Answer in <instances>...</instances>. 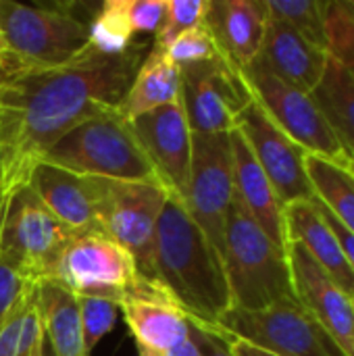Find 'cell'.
I'll list each match as a JSON object with an SVG mask.
<instances>
[{
    "mask_svg": "<svg viewBox=\"0 0 354 356\" xmlns=\"http://www.w3.org/2000/svg\"><path fill=\"white\" fill-rule=\"evenodd\" d=\"M40 161L86 177L159 181L129 121L119 111L98 115L73 127Z\"/></svg>",
    "mask_w": 354,
    "mask_h": 356,
    "instance_id": "4",
    "label": "cell"
},
{
    "mask_svg": "<svg viewBox=\"0 0 354 356\" xmlns=\"http://www.w3.org/2000/svg\"><path fill=\"white\" fill-rule=\"evenodd\" d=\"M227 340H230V336L223 332V336L207 350V355L204 356H234L230 353V346H227Z\"/></svg>",
    "mask_w": 354,
    "mask_h": 356,
    "instance_id": "36",
    "label": "cell"
},
{
    "mask_svg": "<svg viewBox=\"0 0 354 356\" xmlns=\"http://www.w3.org/2000/svg\"><path fill=\"white\" fill-rule=\"evenodd\" d=\"M177 100L179 67L171 60L167 50H156L150 46L119 106V113L127 121H134L146 113L169 106Z\"/></svg>",
    "mask_w": 354,
    "mask_h": 356,
    "instance_id": "22",
    "label": "cell"
},
{
    "mask_svg": "<svg viewBox=\"0 0 354 356\" xmlns=\"http://www.w3.org/2000/svg\"><path fill=\"white\" fill-rule=\"evenodd\" d=\"M232 156H234V194L242 207L250 213L257 225L282 248H288L284 204L280 202L269 177L255 159L248 142L238 129L230 131Z\"/></svg>",
    "mask_w": 354,
    "mask_h": 356,
    "instance_id": "19",
    "label": "cell"
},
{
    "mask_svg": "<svg viewBox=\"0 0 354 356\" xmlns=\"http://www.w3.org/2000/svg\"><path fill=\"white\" fill-rule=\"evenodd\" d=\"M236 129L248 142L255 159L269 177L284 207L305 202L315 196L305 169L307 152L265 115V111L255 102V98L240 113Z\"/></svg>",
    "mask_w": 354,
    "mask_h": 356,
    "instance_id": "13",
    "label": "cell"
},
{
    "mask_svg": "<svg viewBox=\"0 0 354 356\" xmlns=\"http://www.w3.org/2000/svg\"><path fill=\"white\" fill-rule=\"evenodd\" d=\"M267 21L265 0H209L204 25L219 54L242 71L259 58Z\"/></svg>",
    "mask_w": 354,
    "mask_h": 356,
    "instance_id": "18",
    "label": "cell"
},
{
    "mask_svg": "<svg viewBox=\"0 0 354 356\" xmlns=\"http://www.w3.org/2000/svg\"><path fill=\"white\" fill-rule=\"evenodd\" d=\"M313 202H315V207L319 209V213L323 215V219L328 221V225L334 229V234H336V238H338V242H340V246H342V252H344V257L348 259V263H351V267H353L354 271V236L344 227V225H340L336 219H334V215L313 196Z\"/></svg>",
    "mask_w": 354,
    "mask_h": 356,
    "instance_id": "34",
    "label": "cell"
},
{
    "mask_svg": "<svg viewBox=\"0 0 354 356\" xmlns=\"http://www.w3.org/2000/svg\"><path fill=\"white\" fill-rule=\"evenodd\" d=\"M169 196L167 188L156 179L119 181L96 177L98 232L123 246L150 284L154 234Z\"/></svg>",
    "mask_w": 354,
    "mask_h": 356,
    "instance_id": "8",
    "label": "cell"
},
{
    "mask_svg": "<svg viewBox=\"0 0 354 356\" xmlns=\"http://www.w3.org/2000/svg\"><path fill=\"white\" fill-rule=\"evenodd\" d=\"M179 102L192 134H230L252 94L242 71L219 54L179 67Z\"/></svg>",
    "mask_w": 354,
    "mask_h": 356,
    "instance_id": "11",
    "label": "cell"
},
{
    "mask_svg": "<svg viewBox=\"0 0 354 356\" xmlns=\"http://www.w3.org/2000/svg\"><path fill=\"white\" fill-rule=\"evenodd\" d=\"M286 252L296 300L328 330L346 356H354V300L334 284L305 246L288 242Z\"/></svg>",
    "mask_w": 354,
    "mask_h": 356,
    "instance_id": "15",
    "label": "cell"
},
{
    "mask_svg": "<svg viewBox=\"0 0 354 356\" xmlns=\"http://www.w3.org/2000/svg\"><path fill=\"white\" fill-rule=\"evenodd\" d=\"M311 98L348 156L354 159V75L332 54Z\"/></svg>",
    "mask_w": 354,
    "mask_h": 356,
    "instance_id": "24",
    "label": "cell"
},
{
    "mask_svg": "<svg viewBox=\"0 0 354 356\" xmlns=\"http://www.w3.org/2000/svg\"><path fill=\"white\" fill-rule=\"evenodd\" d=\"M0 194H2V192H0Z\"/></svg>",
    "mask_w": 354,
    "mask_h": 356,
    "instance_id": "45",
    "label": "cell"
},
{
    "mask_svg": "<svg viewBox=\"0 0 354 356\" xmlns=\"http://www.w3.org/2000/svg\"><path fill=\"white\" fill-rule=\"evenodd\" d=\"M148 163L167 192L179 200L186 198L190 161H192V131L184 115L182 102L146 113L129 121Z\"/></svg>",
    "mask_w": 354,
    "mask_h": 356,
    "instance_id": "14",
    "label": "cell"
},
{
    "mask_svg": "<svg viewBox=\"0 0 354 356\" xmlns=\"http://www.w3.org/2000/svg\"><path fill=\"white\" fill-rule=\"evenodd\" d=\"M346 4H348V6H351V8H353V10H354V0H351V2H346Z\"/></svg>",
    "mask_w": 354,
    "mask_h": 356,
    "instance_id": "43",
    "label": "cell"
},
{
    "mask_svg": "<svg viewBox=\"0 0 354 356\" xmlns=\"http://www.w3.org/2000/svg\"><path fill=\"white\" fill-rule=\"evenodd\" d=\"M242 75L255 102L305 152L342 167L351 163L348 152L328 125L311 94L277 77L259 58L242 69Z\"/></svg>",
    "mask_w": 354,
    "mask_h": 356,
    "instance_id": "9",
    "label": "cell"
},
{
    "mask_svg": "<svg viewBox=\"0 0 354 356\" xmlns=\"http://www.w3.org/2000/svg\"><path fill=\"white\" fill-rule=\"evenodd\" d=\"M325 35L328 52L354 75V10L346 2H330Z\"/></svg>",
    "mask_w": 354,
    "mask_h": 356,
    "instance_id": "30",
    "label": "cell"
},
{
    "mask_svg": "<svg viewBox=\"0 0 354 356\" xmlns=\"http://www.w3.org/2000/svg\"><path fill=\"white\" fill-rule=\"evenodd\" d=\"M152 284L207 327H217L232 309L221 252L175 196H169L156 225Z\"/></svg>",
    "mask_w": 354,
    "mask_h": 356,
    "instance_id": "2",
    "label": "cell"
},
{
    "mask_svg": "<svg viewBox=\"0 0 354 356\" xmlns=\"http://www.w3.org/2000/svg\"><path fill=\"white\" fill-rule=\"evenodd\" d=\"M33 284L0 259V330Z\"/></svg>",
    "mask_w": 354,
    "mask_h": 356,
    "instance_id": "32",
    "label": "cell"
},
{
    "mask_svg": "<svg viewBox=\"0 0 354 356\" xmlns=\"http://www.w3.org/2000/svg\"><path fill=\"white\" fill-rule=\"evenodd\" d=\"M75 236L38 198L27 181L0 194V259L31 282L50 277L63 248Z\"/></svg>",
    "mask_w": 354,
    "mask_h": 356,
    "instance_id": "6",
    "label": "cell"
},
{
    "mask_svg": "<svg viewBox=\"0 0 354 356\" xmlns=\"http://www.w3.org/2000/svg\"><path fill=\"white\" fill-rule=\"evenodd\" d=\"M284 225L288 242H298L315 259V263L334 280V284L354 300V271L342 246L328 225L313 198L284 207Z\"/></svg>",
    "mask_w": 354,
    "mask_h": 356,
    "instance_id": "21",
    "label": "cell"
},
{
    "mask_svg": "<svg viewBox=\"0 0 354 356\" xmlns=\"http://www.w3.org/2000/svg\"><path fill=\"white\" fill-rule=\"evenodd\" d=\"M4 186H6V156L0 146V192L4 190Z\"/></svg>",
    "mask_w": 354,
    "mask_h": 356,
    "instance_id": "37",
    "label": "cell"
},
{
    "mask_svg": "<svg viewBox=\"0 0 354 356\" xmlns=\"http://www.w3.org/2000/svg\"><path fill=\"white\" fill-rule=\"evenodd\" d=\"M48 280L73 296H98L117 305L129 296L159 290L140 273L134 257L123 246L96 232L75 234Z\"/></svg>",
    "mask_w": 354,
    "mask_h": 356,
    "instance_id": "7",
    "label": "cell"
},
{
    "mask_svg": "<svg viewBox=\"0 0 354 356\" xmlns=\"http://www.w3.org/2000/svg\"><path fill=\"white\" fill-rule=\"evenodd\" d=\"M40 356H56L52 353V348H50V344L46 342V338L42 340V350H40Z\"/></svg>",
    "mask_w": 354,
    "mask_h": 356,
    "instance_id": "38",
    "label": "cell"
},
{
    "mask_svg": "<svg viewBox=\"0 0 354 356\" xmlns=\"http://www.w3.org/2000/svg\"><path fill=\"white\" fill-rule=\"evenodd\" d=\"M40 350H42V346H40V348H38V350H35L31 356H40Z\"/></svg>",
    "mask_w": 354,
    "mask_h": 356,
    "instance_id": "42",
    "label": "cell"
},
{
    "mask_svg": "<svg viewBox=\"0 0 354 356\" xmlns=\"http://www.w3.org/2000/svg\"><path fill=\"white\" fill-rule=\"evenodd\" d=\"M234 202V156L230 134H192V161L184 204L215 248L223 250Z\"/></svg>",
    "mask_w": 354,
    "mask_h": 356,
    "instance_id": "12",
    "label": "cell"
},
{
    "mask_svg": "<svg viewBox=\"0 0 354 356\" xmlns=\"http://www.w3.org/2000/svg\"><path fill=\"white\" fill-rule=\"evenodd\" d=\"M305 169L315 198L354 236V175L342 165L321 156H305Z\"/></svg>",
    "mask_w": 354,
    "mask_h": 356,
    "instance_id": "25",
    "label": "cell"
},
{
    "mask_svg": "<svg viewBox=\"0 0 354 356\" xmlns=\"http://www.w3.org/2000/svg\"><path fill=\"white\" fill-rule=\"evenodd\" d=\"M44 207L71 232H98L96 223V177L77 175L38 161L25 179Z\"/></svg>",
    "mask_w": 354,
    "mask_h": 356,
    "instance_id": "17",
    "label": "cell"
},
{
    "mask_svg": "<svg viewBox=\"0 0 354 356\" xmlns=\"http://www.w3.org/2000/svg\"><path fill=\"white\" fill-rule=\"evenodd\" d=\"M79 307V319H81V332H83V344L88 355L94 353V348L106 338L119 317V305L108 298L98 296H75Z\"/></svg>",
    "mask_w": 354,
    "mask_h": 356,
    "instance_id": "29",
    "label": "cell"
},
{
    "mask_svg": "<svg viewBox=\"0 0 354 356\" xmlns=\"http://www.w3.org/2000/svg\"><path fill=\"white\" fill-rule=\"evenodd\" d=\"M146 48V42H136L123 54L108 56L88 46L67 65L8 73L0 83L6 186L25 181L44 152L73 127L119 111Z\"/></svg>",
    "mask_w": 354,
    "mask_h": 356,
    "instance_id": "1",
    "label": "cell"
},
{
    "mask_svg": "<svg viewBox=\"0 0 354 356\" xmlns=\"http://www.w3.org/2000/svg\"><path fill=\"white\" fill-rule=\"evenodd\" d=\"M0 31L6 73L25 69H52L75 60L90 40V21L69 8L27 6L0 2Z\"/></svg>",
    "mask_w": 354,
    "mask_h": 356,
    "instance_id": "5",
    "label": "cell"
},
{
    "mask_svg": "<svg viewBox=\"0 0 354 356\" xmlns=\"http://www.w3.org/2000/svg\"><path fill=\"white\" fill-rule=\"evenodd\" d=\"M227 346H230V353L234 356H275L267 353V350H263V348H259V346H252V344L244 342V340L232 338V336L227 340Z\"/></svg>",
    "mask_w": 354,
    "mask_h": 356,
    "instance_id": "35",
    "label": "cell"
},
{
    "mask_svg": "<svg viewBox=\"0 0 354 356\" xmlns=\"http://www.w3.org/2000/svg\"><path fill=\"white\" fill-rule=\"evenodd\" d=\"M165 17V0H127V19L134 33H156Z\"/></svg>",
    "mask_w": 354,
    "mask_h": 356,
    "instance_id": "33",
    "label": "cell"
},
{
    "mask_svg": "<svg viewBox=\"0 0 354 356\" xmlns=\"http://www.w3.org/2000/svg\"><path fill=\"white\" fill-rule=\"evenodd\" d=\"M271 19L284 21L317 48L328 50L325 19L330 2L323 0H265Z\"/></svg>",
    "mask_w": 354,
    "mask_h": 356,
    "instance_id": "26",
    "label": "cell"
},
{
    "mask_svg": "<svg viewBox=\"0 0 354 356\" xmlns=\"http://www.w3.org/2000/svg\"><path fill=\"white\" fill-rule=\"evenodd\" d=\"M4 56L6 52H4V42H2V31H0V67L4 65Z\"/></svg>",
    "mask_w": 354,
    "mask_h": 356,
    "instance_id": "39",
    "label": "cell"
},
{
    "mask_svg": "<svg viewBox=\"0 0 354 356\" xmlns=\"http://www.w3.org/2000/svg\"><path fill=\"white\" fill-rule=\"evenodd\" d=\"M134 44V31L127 19V0H106L90 21L88 46L100 54H123Z\"/></svg>",
    "mask_w": 354,
    "mask_h": 356,
    "instance_id": "27",
    "label": "cell"
},
{
    "mask_svg": "<svg viewBox=\"0 0 354 356\" xmlns=\"http://www.w3.org/2000/svg\"><path fill=\"white\" fill-rule=\"evenodd\" d=\"M209 0H165V17L154 33L152 48L167 50L182 33L204 23Z\"/></svg>",
    "mask_w": 354,
    "mask_h": 356,
    "instance_id": "28",
    "label": "cell"
},
{
    "mask_svg": "<svg viewBox=\"0 0 354 356\" xmlns=\"http://www.w3.org/2000/svg\"><path fill=\"white\" fill-rule=\"evenodd\" d=\"M6 75H8V73H6V71H4V69L0 67V83H2L4 79H6Z\"/></svg>",
    "mask_w": 354,
    "mask_h": 356,
    "instance_id": "40",
    "label": "cell"
},
{
    "mask_svg": "<svg viewBox=\"0 0 354 356\" xmlns=\"http://www.w3.org/2000/svg\"><path fill=\"white\" fill-rule=\"evenodd\" d=\"M138 356H159L194 334L196 321L161 290L129 296L119 302Z\"/></svg>",
    "mask_w": 354,
    "mask_h": 356,
    "instance_id": "16",
    "label": "cell"
},
{
    "mask_svg": "<svg viewBox=\"0 0 354 356\" xmlns=\"http://www.w3.org/2000/svg\"><path fill=\"white\" fill-rule=\"evenodd\" d=\"M217 327L275 356H346L298 300L280 302L263 311L232 307L219 319Z\"/></svg>",
    "mask_w": 354,
    "mask_h": 356,
    "instance_id": "10",
    "label": "cell"
},
{
    "mask_svg": "<svg viewBox=\"0 0 354 356\" xmlns=\"http://www.w3.org/2000/svg\"><path fill=\"white\" fill-rule=\"evenodd\" d=\"M351 161H353V165H354V159H351Z\"/></svg>",
    "mask_w": 354,
    "mask_h": 356,
    "instance_id": "44",
    "label": "cell"
},
{
    "mask_svg": "<svg viewBox=\"0 0 354 356\" xmlns=\"http://www.w3.org/2000/svg\"><path fill=\"white\" fill-rule=\"evenodd\" d=\"M221 259L234 309L263 311L296 300L286 248L257 225L236 194L225 223Z\"/></svg>",
    "mask_w": 354,
    "mask_h": 356,
    "instance_id": "3",
    "label": "cell"
},
{
    "mask_svg": "<svg viewBox=\"0 0 354 356\" xmlns=\"http://www.w3.org/2000/svg\"><path fill=\"white\" fill-rule=\"evenodd\" d=\"M167 54L171 56V60L177 67H184V65L211 60V58L219 56V50H217V44H215L209 27L204 23H200V25L188 29L186 33H182L167 48Z\"/></svg>",
    "mask_w": 354,
    "mask_h": 356,
    "instance_id": "31",
    "label": "cell"
},
{
    "mask_svg": "<svg viewBox=\"0 0 354 356\" xmlns=\"http://www.w3.org/2000/svg\"><path fill=\"white\" fill-rule=\"evenodd\" d=\"M38 313L44 338L56 356H90L83 344L77 298L63 286L44 280L38 282Z\"/></svg>",
    "mask_w": 354,
    "mask_h": 356,
    "instance_id": "23",
    "label": "cell"
},
{
    "mask_svg": "<svg viewBox=\"0 0 354 356\" xmlns=\"http://www.w3.org/2000/svg\"><path fill=\"white\" fill-rule=\"evenodd\" d=\"M330 52L305 40L284 21H267L259 60L290 86L311 94L323 77Z\"/></svg>",
    "mask_w": 354,
    "mask_h": 356,
    "instance_id": "20",
    "label": "cell"
},
{
    "mask_svg": "<svg viewBox=\"0 0 354 356\" xmlns=\"http://www.w3.org/2000/svg\"><path fill=\"white\" fill-rule=\"evenodd\" d=\"M346 169H348V171H351V173H353V175H354V165H353V161H351V163L346 165Z\"/></svg>",
    "mask_w": 354,
    "mask_h": 356,
    "instance_id": "41",
    "label": "cell"
}]
</instances>
